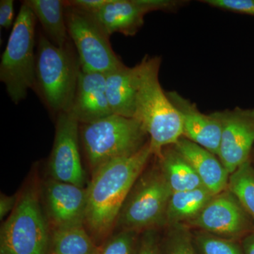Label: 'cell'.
Masks as SVG:
<instances>
[{"instance_id": "cell-23", "label": "cell", "mask_w": 254, "mask_h": 254, "mask_svg": "<svg viewBox=\"0 0 254 254\" xmlns=\"http://www.w3.org/2000/svg\"><path fill=\"white\" fill-rule=\"evenodd\" d=\"M193 235L196 254H245L238 241L222 238L201 230Z\"/></svg>"}, {"instance_id": "cell-26", "label": "cell", "mask_w": 254, "mask_h": 254, "mask_svg": "<svg viewBox=\"0 0 254 254\" xmlns=\"http://www.w3.org/2000/svg\"><path fill=\"white\" fill-rule=\"evenodd\" d=\"M202 2L225 11L254 16V0H203Z\"/></svg>"}, {"instance_id": "cell-31", "label": "cell", "mask_w": 254, "mask_h": 254, "mask_svg": "<svg viewBox=\"0 0 254 254\" xmlns=\"http://www.w3.org/2000/svg\"><path fill=\"white\" fill-rule=\"evenodd\" d=\"M240 242L244 254H254V232L249 234Z\"/></svg>"}, {"instance_id": "cell-3", "label": "cell", "mask_w": 254, "mask_h": 254, "mask_svg": "<svg viewBox=\"0 0 254 254\" xmlns=\"http://www.w3.org/2000/svg\"><path fill=\"white\" fill-rule=\"evenodd\" d=\"M36 20L31 8L23 1L1 55L0 80L16 104L26 98L28 90L36 88Z\"/></svg>"}, {"instance_id": "cell-25", "label": "cell", "mask_w": 254, "mask_h": 254, "mask_svg": "<svg viewBox=\"0 0 254 254\" xmlns=\"http://www.w3.org/2000/svg\"><path fill=\"white\" fill-rule=\"evenodd\" d=\"M138 244V232L123 230L110 239L97 254H136Z\"/></svg>"}, {"instance_id": "cell-1", "label": "cell", "mask_w": 254, "mask_h": 254, "mask_svg": "<svg viewBox=\"0 0 254 254\" xmlns=\"http://www.w3.org/2000/svg\"><path fill=\"white\" fill-rule=\"evenodd\" d=\"M153 152L148 141L134 154L111 160L93 172L88 192L86 223L100 236L118 220L125 200Z\"/></svg>"}, {"instance_id": "cell-17", "label": "cell", "mask_w": 254, "mask_h": 254, "mask_svg": "<svg viewBox=\"0 0 254 254\" xmlns=\"http://www.w3.org/2000/svg\"><path fill=\"white\" fill-rule=\"evenodd\" d=\"M138 86V66L125 64L105 75L107 98L113 115L133 118Z\"/></svg>"}, {"instance_id": "cell-19", "label": "cell", "mask_w": 254, "mask_h": 254, "mask_svg": "<svg viewBox=\"0 0 254 254\" xmlns=\"http://www.w3.org/2000/svg\"><path fill=\"white\" fill-rule=\"evenodd\" d=\"M24 2L31 8L41 23L48 39L59 48L67 47L68 35L65 18L64 1L60 0H26Z\"/></svg>"}, {"instance_id": "cell-11", "label": "cell", "mask_w": 254, "mask_h": 254, "mask_svg": "<svg viewBox=\"0 0 254 254\" xmlns=\"http://www.w3.org/2000/svg\"><path fill=\"white\" fill-rule=\"evenodd\" d=\"M222 125L218 158L229 174L251 159L254 145V108L214 113Z\"/></svg>"}, {"instance_id": "cell-7", "label": "cell", "mask_w": 254, "mask_h": 254, "mask_svg": "<svg viewBox=\"0 0 254 254\" xmlns=\"http://www.w3.org/2000/svg\"><path fill=\"white\" fill-rule=\"evenodd\" d=\"M64 7L68 35L77 50L83 71L106 75L124 65L113 51L109 35L93 14Z\"/></svg>"}, {"instance_id": "cell-14", "label": "cell", "mask_w": 254, "mask_h": 254, "mask_svg": "<svg viewBox=\"0 0 254 254\" xmlns=\"http://www.w3.org/2000/svg\"><path fill=\"white\" fill-rule=\"evenodd\" d=\"M167 94L181 117L183 137L218 156L222 125L215 114L202 113L194 103L177 92H168Z\"/></svg>"}, {"instance_id": "cell-12", "label": "cell", "mask_w": 254, "mask_h": 254, "mask_svg": "<svg viewBox=\"0 0 254 254\" xmlns=\"http://www.w3.org/2000/svg\"><path fill=\"white\" fill-rule=\"evenodd\" d=\"M184 3L177 0H109L101 9L91 14L110 36L115 33L133 36L143 26L148 13L173 11Z\"/></svg>"}, {"instance_id": "cell-15", "label": "cell", "mask_w": 254, "mask_h": 254, "mask_svg": "<svg viewBox=\"0 0 254 254\" xmlns=\"http://www.w3.org/2000/svg\"><path fill=\"white\" fill-rule=\"evenodd\" d=\"M70 113L82 125L113 115L107 98L105 75L80 69Z\"/></svg>"}, {"instance_id": "cell-16", "label": "cell", "mask_w": 254, "mask_h": 254, "mask_svg": "<svg viewBox=\"0 0 254 254\" xmlns=\"http://www.w3.org/2000/svg\"><path fill=\"white\" fill-rule=\"evenodd\" d=\"M174 147L191 165L207 190L214 195L227 190L230 174L217 155L185 137Z\"/></svg>"}, {"instance_id": "cell-24", "label": "cell", "mask_w": 254, "mask_h": 254, "mask_svg": "<svg viewBox=\"0 0 254 254\" xmlns=\"http://www.w3.org/2000/svg\"><path fill=\"white\" fill-rule=\"evenodd\" d=\"M163 254H196L193 235L185 224L170 226L164 245Z\"/></svg>"}, {"instance_id": "cell-2", "label": "cell", "mask_w": 254, "mask_h": 254, "mask_svg": "<svg viewBox=\"0 0 254 254\" xmlns=\"http://www.w3.org/2000/svg\"><path fill=\"white\" fill-rule=\"evenodd\" d=\"M160 64V58L148 55L137 64L138 86L133 117L149 137L156 157L183 137L181 117L159 81Z\"/></svg>"}, {"instance_id": "cell-4", "label": "cell", "mask_w": 254, "mask_h": 254, "mask_svg": "<svg viewBox=\"0 0 254 254\" xmlns=\"http://www.w3.org/2000/svg\"><path fill=\"white\" fill-rule=\"evenodd\" d=\"M79 136L93 173L111 160L134 154L149 141L136 119L117 115L82 125Z\"/></svg>"}, {"instance_id": "cell-20", "label": "cell", "mask_w": 254, "mask_h": 254, "mask_svg": "<svg viewBox=\"0 0 254 254\" xmlns=\"http://www.w3.org/2000/svg\"><path fill=\"white\" fill-rule=\"evenodd\" d=\"M205 187L186 191L174 192L169 201L166 225L186 224L195 218L213 197Z\"/></svg>"}, {"instance_id": "cell-13", "label": "cell", "mask_w": 254, "mask_h": 254, "mask_svg": "<svg viewBox=\"0 0 254 254\" xmlns=\"http://www.w3.org/2000/svg\"><path fill=\"white\" fill-rule=\"evenodd\" d=\"M46 200L57 229L83 227L86 222L88 192L84 187L53 179L46 184Z\"/></svg>"}, {"instance_id": "cell-9", "label": "cell", "mask_w": 254, "mask_h": 254, "mask_svg": "<svg viewBox=\"0 0 254 254\" xmlns=\"http://www.w3.org/2000/svg\"><path fill=\"white\" fill-rule=\"evenodd\" d=\"M185 225L238 242L254 232L253 220L227 189L214 195L200 213Z\"/></svg>"}, {"instance_id": "cell-18", "label": "cell", "mask_w": 254, "mask_h": 254, "mask_svg": "<svg viewBox=\"0 0 254 254\" xmlns=\"http://www.w3.org/2000/svg\"><path fill=\"white\" fill-rule=\"evenodd\" d=\"M159 168L174 192L186 191L203 187L201 180L191 165L174 147H166L158 157Z\"/></svg>"}, {"instance_id": "cell-28", "label": "cell", "mask_w": 254, "mask_h": 254, "mask_svg": "<svg viewBox=\"0 0 254 254\" xmlns=\"http://www.w3.org/2000/svg\"><path fill=\"white\" fill-rule=\"evenodd\" d=\"M109 0H68L64 1L66 6L76 8L90 14H95L101 9Z\"/></svg>"}, {"instance_id": "cell-8", "label": "cell", "mask_w": 254, "mask_h": 254, "mask_svg": "<svg viewBox=\"0 0 254 254\" xmlns=\"http://www.w3.org/2000/svg\"><path fill=\"white\" fill-rule=\"evenodd\" d=\"M1 254H46L48 232L38 198L24 193L1 229Z\"/></svg>"}, {"instance_id": "cell-21", "label": "cell", "mask_w": 254, "mask_h": 254, "mask_svg": "<svg viewBox=\"0 0 254 254\" xmlns=\"http://www.w3.org/2000/svg\"><path fill=\"white\" fill-rule=\"evenodd\" d=\"M91 237L83 227L57 229L52 239V254H97Z\"/></svg>"}, {"instance_id": "cell-30", "label": "cell", "mask_w": 254, "mask_h": 254, "mask_svg": "<svg viewBox=\"0 0 254 254\" xmlns=\"http://www.w3.org/2000/svg\"><path fill=\"white\" fill-rule=\"evenodd\" d=\"M16 196H6L5 195H1L0 199V218L2 219L6 216L9 212H12L16 206Z\"/></svg>"}, {"instance_id": "cell-6", "label": "cell", "mask_w": 254, "mask_h": 254, "mask_svg": "<svg viewBox=\"0 0 254 254\" xmlns=\"http://www.w3.org/2000/svg\"><path fill=\"white\" fill-rule=\"evenodd\" d=\"M173 194L160 168L138 179L118 218L123 230L138 232L166 225L167 210Z\"/></svg>"}, {"instance_id": "cell-10", "label": "cell", "mask_w": 254, "mask_h": 254, "mask_svg": "<svg viewBox=\"0 0 254 254\" xmlns=\"http://www.w3.org/2000/svg\"><path fill=\"white\" fill-rule=\"evenodd\" d=\"M79 125L70 112L58 114L49 170L53 180L84 187L86 177L78 145Z\"/></svg>"}, {"instance_id": "cell-27", "label": "cell", "mask_w": 254, "mask_h": 254, "mask_svg": "<svg viewBox=\"0 0 254 254\" xmlns=\"http://www.w3.org/2000/svg\"><path fill=\"white\" fill-rule=\"evenodd\" d=\"M161 246L156 232L147 230L138 244L136 254H161Z\"/></svg>"}, {"instance_id": "cell-5", "label": "cell", "mask_w": 254, "mask_h": 254, "mask_svg": "<svg viewBox=\"0 0 254 254\" xmlns=\"http://www.w3.org/2000/svg\"><path fill=\"white\" fill-rule=\"evenodd\" d=\"M81 69L67 47L55 46L41 35L36 53V88L52 111L68 113L71 109Z\"/></svg>"}, {"instance_id": "cell-22", "label": "cell", "mask_w": 254, "mask_h": 254, "mask_svg": "<svg viewBox=\"0 0 254 254\" xmlns=\"http://www.w3.org/2000/svg\"><path fill=\"white\" fill-rule=\"evenodd\" d=\"M227 190L235 195L254 223V167L252 159L230 174Z\"/></svg>"}, {"instance_id": "cell-29", "label": "cell", "mask_w": 254, "mask_h": 254, "mask_svg": "<svg viewBox=\"0 0 254 254\" xmlns=\"http://www.w3.org/2000/svg\"><path fill=\"white\" fill-rule=\"evenodd\" d=\"M14 1L1 0L0 1V27L5 29L11 28L14 23Z\"/></svg>"}]
</instances>
